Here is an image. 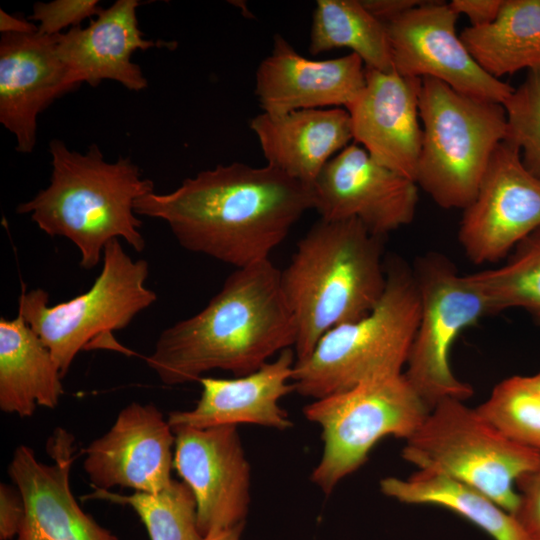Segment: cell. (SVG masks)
Returning <instances> with one entry per match:
<instances>
[{
	"label": "cell",
	"mask_w": 540,
	"mask_h": 540,
	"mask_svg": "<svg viewBox=\"0 0 540 540\" xmlns=\"http://www.w3.org/2000/svg\"><path fill=\"white\" fill-rule=\"evenodd\" d=\"M103 8L97 0H54L33 5L30 21L38 22V32L43 35H59L64 29L81 26L85 19H92Z\"/></svg>",
	"instance_id": "obj_31"
},
{
	"label": "cell",
	"mask_w": 540,
	"mask_h": 540,
	"mask_svg": "<svg viewBox=\"0 0 540 540\" xmlns=\"http://www.w3.org/2000/svg\"><path fill=\"white\" fill-rule=\"evenodd\" d=\"M502 4L503 0H452L449 3L458 15L467 16L472 27H480L493 22Z\"/></svg>",
	"instance_id": "obj_34"
},
{
	"label": "cell",
	"mask_w": 540,
	"mask_h": 540,
	"mask_svg": "<svg viewBox=\"0 0 540 540\" xmlns=\"http://www.w3.org/2000/svg\"><path fill=\"white\" fill-rule=\"evenodd\" d=\"M530 384L540 394V371L532 376H527Z\"/></svg>",
	"instance_id": "obj_38"
},
{
	"label": "cell",
	"mask_w": 540,
	"mask_h": 540,
	"mask_svg": "<svg viewBox=\"0 0 540 540\" xmlns=\"http://www.w3.org/2000/svg\"><path fill=\"white\" fill-rule=\"evenodd\" d=\"M462 42L480 67L500 79L540 67V0H503L490 24L468 26Z\"/></svg>",
	"instance_id": "obj_25"
},
{
	"label": "cell",
	"mask_w": 540,
	"mask_h": 540,
	"mask_svg": "<svg viewBox=\"0 0 540 540\" xmlns=\"http://www.w3.org/2000/svg\"><path fill=\"white\" fill-rule=\"evenodd\" d=\"M469 275L495 313L522 308L540 319V227L515 246L504 265Z\"/></svg>",
	"instance_id": "obj_28"
},
{
	"label": "cell",
	"mask_w": 540,
	"mask_h": 540,
	"mask_svg": "<svg viewBox=\"0 0 540 540\" xmlns=\"http://www.w3.org/2000/svg\"><path fill=\"white\" fill-rule=\"evenodd\" d=\"M402 457L418 468L448 475L515 513L518 480L540 462V452L493 427L476 408L448 398L431 408L406 440Z\"/></svg>",
	"instance_id": "obj_7"
},
{
	"label": "cell",
	"mask_w": 540,
	"mask_h": 540,
	"mask_svg": "<svg viewBox=\"0 0 540 540\" xmlns=\"http://www.w3.org/2000/svg\"><path fill=\"white\" fill-rule=\"evenodd\" d=\"M476 409L504 436L540 452V394L527 376L501 381Z\"/></svg>",
	"instance_id": "obj_29"
},
{
	"label": "cell",
	"mask_w": 540,
	"mask_h": 540,
	"mask_svg": "<svg viewBox=\"0 0 540 540\" xmlns=\"http://www.w3.org/2000/svg\"><path fill=\"white\" fill-rule=\"evenodd\" d=\"M311 190L320 219H355L381 238L411 223L418 204L414 180L379 164L356 143L325 165Z\"/></svg>",
	"instance_id": "obj_14"
},
{
	"label": "cell",
	"mask_w": 540,
	"mask_h": 540,
	"mask_svg": "<svg viewBox=\"0 0 540 540\" xmlns=\"http://www.w3.org/2000/svg\"><path fill=\"white\" fill-rule=\"evenodd\" d=\"M382 240L358 220L320 219L297 243L281 271L297 326L296 361L329 330L364 317L379 302L387 279Z\"/></svg>",
	"instance_id": "obj_4"
},
{
	"label": "cell",
	"mask_w": 540,
	"mask_h": 540,
	"mask_svg": "<svg viewBox=\"0 0 540 540\" xmlns=\"http://www.w3.org/2000/svg\"><path fill=\"white\" fill-rule=\"evenodd\" d=\"M382 493L405 504L435 505L470 521L493 540H530L514 516L480 490L448 475L418 470L380 481Z\"/></svg>",
	"instance_id": "obj_24"
},
{
	"label": "cell",
	"mask_w": 540,
	"mask_h": 540,
	"mask_svg": "<svg viewBox=\"0 0 540 540\" xmlns=\"http://www.w3.org/2000/svg\"><path fill=\"white\" fill-rule=\"evenodd\" d=\"M463 211L458 240L477 265L504 258L540 227V180L526 169L516 145L499 143Z\"/></svg>",
	"instance_id": "obj_11"
},
{
	"label": "cell",
	"mask_w": 540,
	"mask_h": 540,
	"mask_svg": "<svg viewBox=\"0 0 540 540\" xmlns=\"http://www.w3.org/2000/svg\"><path fill=\"white\" fill-rule=\"evenodd\" d=\"M296 356L287 348L258 370L235 378L201 377V395L194 408L168 416L172 429L254 424L284 431L293 426L280 400L295 392Z\"/></svg>",
	"instance_id": "obj_20"
},
{
	"label": "cell",
	"mask_w": 540,
	"mask_h": 540,
	"mask_svg": "<svg viewBox=\"0 0 540 540\" xmlns=\"http://www.w3.org/2000/svg\"><path fill=\"white\" fill-rule=\"evenodd\" d=\"M172 430L173 468L194 495L200 535L245 525L251 468L237 426Z\"/></svg>",
	"instance_id": "obj_13"
},
{
	"label": "cell",
	"mask_w": 540,
	"mask_h": 540,
	"mask_svg": "<svg viewBox=\"0 0 540 540\" xmlns=\"http://www.w3.org/2000/svg\"><path fill=\"white\" fill-rule=\"evenodd\" d=\"M413 272L420 318L403 373L431 410L444 399L464 401L473 394L472 387L454 375L450 352L461 332L495 312L470 275L459 274L441 253L420 256Z\"/></svg>",
	"instance_id": "obj_10"
},
{
	"label": "cell",
	"mask_w": 540,
	"mask_h": 540,
	"mask_svg": "<svg viewBox=\"0 0 540 540\" xmlns=\"http://www.w3.org/2000/svg\"><path fill=\"white\" fill-rule=\"evenodd\" d=\"M76 87L58 55L57 35L2 34L0 122L15 136L17 151L34 149L38 115Z\"/></svg>",
	"instance_id": "obj_19"
},
{
	"label": "cell",
	"mask_w": 540,
	"mask_h": 540,
	"mask_svg": "<svg viewBox=\"0 0 540 540\" xmlns=\"http://www.w3.org/2000/svg\"><path fill=\"white\" fill-rule=\"evenodd\" d=\"M49 185L17 206L50 237L70 240L80 252V266L90 270L103 259L105 246L123 239L135 251L145 248L142 222L135 213L137 199L154 192L130 158L107 162L93 144L84 154L51 140Z\"/></svg>",
	"instance_id": "obj_3"
},
{
	"label": "cell",
	"mask_w": 540,
	"mask_h": 540,
	"mask_svg": "<svg viewBox=\"0 0 540 540\" xmlns=\"http://www.w3.org/2000/svg\"><path fill=\"white\" fill-rule=\"evenodd\" d=\"M296 338L281 270L267 259L236 268L201 311L162 331L146 363L166 385L216 369L244 376L294 348Z\"/></svg>",
	"instance_id": "obj_2"
},
{
	"label": "cell",
	"mask_w": 540,
	"mask_h": 540,
	"mask_svg": "<svg viewBox=\"0 0 540 540\" xmlns=\"http://www.w3.org/2000/svg\"><path fill=\"white\" fill-rule=\"evenodd\" d=\"M502 105L506 140L519 148L524 166L540 180V67L527 71L523 82Z\"/></svg>",
	"instance_id": "obj_30"
},
{
	"label": "cell",
	"mask_w": 540,
	"mask_h": 540,
	"mask_svg": "<svg viewBox=\"0 0 540 540\" xmlns=\"http://www.w3.org/2000/svg\"><path fill=\"white\" fill-rule=\"evenodd\" d=\"M386 287L364 317L332 328L311 354L294 365L295 392L313 400L362 383L403 373L420 318V296L411 268L385 261Z\"/></svg>",
	"instance_id": "obj_5"
},
{
	"label": "cell",
	"mask_w": 540,
	"mask_h": 540,
	"mask_svg": "<svg viewBox=\"0 0 540 540\" xmlns=\"http://www.w3.org/2000/svg\"><path fill=\"white\" fill-rule=\"evenodd\" d=\"M540 320V319H539Z\"/></svg>",
	"instance_id": "obj_39"
},
{
	"label": "cell",
	"mask_w": 540,
	"mask_h": 540,
	"mask_svg": "<svg viewBox=\"0 0 540 540\" xmlns=\"http://www.w3.org/2000/svg\"><path fill=\"white\" fill-rule=\"evenodd\" d=\"M348 48L365 67L393 70L386 25L375 18L360 0H318L313 11L309 52L316 56Z\"/></svg>",
	"instance_id": "obj_26"
},
{
	"label": "cell",
	"mask_w": 540,
	"mask_h": 540,
	"mask_svg": "<svg viewBox=\"0 0 540 540\" xmlns=\"http://www.w3.org/2000/svg\"><path fill=\"white\" fill-rule=\"evenodd\" d=\"M102 262L89 290L65 302L50 306L49 294L41 288H23L20 294L18 312L50 350L62 377L92 340L127 327L157 300L145 285L148 262L133 260L120 239L105 246Z\"/></svg>",
	"instance_id": "obj_8"
},
{
	"label": "cell",
	"mask_w": 540,
	"mask_h": 540,
	"mask_svg": "<svg viewBox=\"0 0 540 540\" xmlns=\"http://www.w3.org/2000/svg\"><path fill=\"white\" fill-rule=\"evenodd\" d=\"M366 10L384 24L406 11L420 5L424 0H360Z\"/></svg>",
	"instance_id": "obj_35"
},
{
	"label": "cell",
	"mask_w": 540,
	"mask_h": 540,
	"mask_svg": "<svg viewBox=\"0 0 540 540\" xmlns=\"http://www.w3.org/2000/svg\"><path fill=\"white\" fill-rule=\"evenodd\" d=\"M267 165L311 187L325 165L353 140L345 108L262 112L250 121Z\"/></svg>",
	"instance_id": "obj_22"
},
{
	"label": "cell",
	"mask_w": 540,
	"mask_h": 540,
	"mask_svg": "<svg viewBox=\"0 0 540 540\" xmlns=\"http://www.w3.org/2000/svg\"><path fill=\"white\" fill-rule=\"evenodd\" d=\"M82 499H97L129 506L144 523L150 540H198L196 502L189 486L178 480L155 493L122 495L95 489Z\"/></svg>",
	"instance_id": "obj_27"
},
{
	"label": "cell",
	"mask_w": 540,
	"mask_h": 540,
	"mask_svg": "<svg viewBox=\"0 0 540 540\" xmlns=\"http://www.w3.org/2000/svg\"><path fill=\"white\" fill-rule=\"evenodd\" d=\"M38 28L30 20L20 19L0 10V31L2 34H30Z\"/></svg>",
	"instance_id": "obj_36"
},
{
	"label": "cell",
	"mask_w": 540,
	"mask_h": 540,
	"mask_svg": "<svg viewBox=\"0 0 540 540\" xmlns=\"http://www.w3.org/2000/svg\"><path fill=\"white\" fill-rule=\"evenodd\" d=\"M429 411L404 373L313 400L303 414L320 426L323 452L311 481L329 495L367 461L381 439L407 440Z\"/></svg>",
	"instance_id": "obj_9"
},
{
	"label": "cell",
	"mask_w": 540,
	"mask_h": 540,
	"mask_svg": "<svg viewBox=\"0 0 540 540\" xmlns=\"http://www.w3.org/2000/svg\"><path fill=\"white\" fill-rule=\"evenodd\" d=\"M313 209L311 187L269 165L234 162L137 199V215L165 221L188 251L243 268L269 259Z\"/></svg>",
	"instance_id": "obj_1"
},
{
	"label": "cell",
	"mask_w": 540,
	"mask_h": 540,
	"mask_svg": "<svg viewBox=\"0 0 540 540\" xmlns=\"http://www.w3.org/2000/svg\"><path fill=\"white\" fill-rule=\"evenodd\" d=\"M365 83L366 67L358 55L349 53L328 60H311L277 34L271 53L257 69L255 94L263 112L268 114L346 109Z\"/></svg>",
	"instance_id": "obj_18"
},
{
	"label": "cell",
	"mask_w": 540,
	"mask_h": 540,
	"mask_svg": "<svg viewBox=\"0 0 540 540\" xmlns=\"http://www.w3.org/2000/svg\"><path fill=\"white\" fill-rule=\"evenodd\" d=\"M518 506L513 514L530 540H540V462L516 485Z\"/></svg>",
	"instance_id": "obj_32"
},
{
	"label": "cell",
	"mask_w": 540,
	"mask_h": 540,
	"mask_svg": "<svg viewBox=\"0 0 540 540\" xmlns=\"http://www.w3.org/2000/svg\"><path fill=\"white\" fill-rule=\"evenodd\" d=\"M244 525H240L234 528L225 529L213 534H209L201 537L198 540H241V533Z\"/></svg>",
	"instance_id": "obj_37"
},
{
	"label": "cell",
	"mask_w": 540,
	"mask_h": 540,
	"mask_svg": "<svg viewBox=\"0 0 540 540\" xmlns=\"http://www.w3.org/2000/svg\"><path fill=\"white\" fill-rule=\"evenodd\" d=\"M25 516V505L18 488L0 485V540L17 537Z\"/></svg>",
	"instance_id": "obj_33"
},
{
	"label": "cell",
	"mask_w": 540,
	"mask_h": 540,
	"mask_svg": "<svg viewBox=\"0 0 540 540\" xmlns=\"http://www.w3.org/2000/svg\"><path fill=\"white\" fill-rule=\"evenodd\" d=\"M61 372L39 336L18 312L0 319V409L20 417L36 406L55 408L64 389Z\"/></svg>",
	"instance_id": "obj_23"
},
{
	"label": "cell",
	"mask_w": 540,
	"mask_h": 540,
	"mask_svg": "<svg viewBox=\"0 0 540 540\" xmlns=\"http://www.w3.org/2000/svg\"><path fill=\"white\" fill-rule=\"evenodd\" d=\"M137 0H117L85 27L57 35V52L71 81L97 86L103 80L119 82L132 91L147 86L139 65L132 61L137 50L167 47L171 43L144 38L139 28Z\"/></svg>",
	"instance_id": "obj_21"
},
{
	"label": "cell",
	"mask_w": 540,
	"mask_h": 540,
	"mask_svg": "<svg viewBox=\"0 0 540 540\" xmlns=\"http://www.w3.org/2000/svg\"><path fill=\"white\" fill-rule=\"evenodd\" d=\"M174 447L175 433L158 408L133 402L84 450L83 467L95 489L155 493L173 480Z\"/></svg>",
	"instance_id": "obj_16"
},
{
	"label": "cell",
	"mask_w": 540,
	"mask_h": 540,
	"mask_svg": "<svg viewBox=\"0 0 540 540\" xmlns=\"http://www.w3.org/2000/svg\"><path fill=\"white\" fill-rule=\"evenodd\" d=\"M74 447L73 437L60 429L48 445L52 464L39 461L28 446L14 451L8 473L25 505L16 540H118L84 512L71 491Z\"/></svg>",
	"instance_id": "obj_15"
},
{
	"label": "cell",
	"mask_w": 540,
	"mask_h": 540,
	"mask_svg": "<svg viewBox=\"0 0 540 540\" xmlns=\"http://www.w3.org/2000/svg\"><path fill=\"white\" fill-rule=\"evenodd\" d=\"M422 143L415 182L444 209H465L475 198L496 147L507 135L502 104L421 79Z\"/></svg>",
	"instance_id": "obj_6"
},
{
	"label": "cell",
	"mask_w": 540,
	"mask_h": 540,
	"mask_svg": "<svg viewBox=\"0 0 540 540\" xmlns=\"http://www.w3.org/2000/svg\"><path fill=\"white\" fill-rule=\"evenodd\" d=\"M421 78L366 67V83L346 108L353 140L379 164L415 181L422 143Z\"/></svg>",
	"instance_id": "obj_17"
},
{
	"label": "cell",
	"mask_w": 540,
	"mask_h": 540,
	"mask_svg": "<svg viewBox=\"0 0 540 540\" xmlns=\"http://www.w3.org/2000/svg\"><path fill=\"white\" fill-rule=\"evenodd\" d=\"M449 3L425 1L386 23L393 69L404 77L434 78L452 89L503 104L514 88L485 72L456 32Z\"/></svg>",
	"instance_id": "obj_12"
}]
</instances>
